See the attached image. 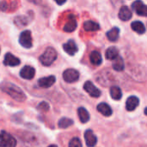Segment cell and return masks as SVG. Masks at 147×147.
Returning <instances> with one entry per match:
<instances>
[{
	"mask_svg": "<svg viewBox=\"0 0 147 147\" xmlns=\"http://www.w3.org/2000/svg\"><path fill=\"white\" fill-rule=\"evenodd\" d=\"M132 16H133L132 15V11L129 9V8L127 6H122L120 9V11H119V18L121 21H124V22L129 21L132 18Z\"/></svg>",
	"mask_w": 147,
	"mask_h": 147,
	"instance_id": "cell-16",
	"label": "cell"
},
{
	"mask_svg": "<svg viewBox=\"0 0 147 147\" xmlns=\"http://www.w3.org/2000/svg\"><path fill=\"white\" fill-rule=\"evenodd\" d=\"M63 48H64L65 52L71 56H73L78 52V47H77L75 41L72 40H70L68 42L65 43L63 45Z\"/></svg>",
	"mask_w": 147,
	"mask_h": 147,
	"instance_id": "cell-14",
	"label": "cell"
},
{
	"mask_svg": "<svg viewBox=\"0 0 147 147\" xmlns=\"http://www.w3.org/2000/svg\"><path fill=\"white\" fill-rule=\"evenodd\" d=\"M35 75V70L30 65H25L20 71V76L24 79H32Z\"/></svg>",
	"mask_w": 147,
	"mask_h": 147,
	"instance_id": "cell-10",
	"label": "cell"
},
{
	"mask_svg": "<svg viewBox=\"0 0 147 147\" xmlns=\"http://www.w3.org/2000/svg\"><path fill=\"white\" fill-rule=\"evenodd\" d=\"M16 140L9 134L5 131H2L0 134V146L1 147H16Z\"/></svg>",
	"mask_w": 147,
	"mask_h": 147,
	"instance_id": "cell-3",
	"label": "cell"
},
{
	"mask_svg": "<svg viewBox=\"0 0 147 147\" xmlns=\"http://www.w3.org/2000/svg\"><path fill=\"white\" fill-rule=\"evenodd\" d=\"M119 34H120V29L117 27L113 28L112 29H110L109 31L107 32V38L110 40V41H116L119 39Z\"/></svg>",
	"mask_w": 147,
	"mask_h": 147,
	"instance_id": "cell-20",
	"label": "cell"
},
{
	"mask_svg": "<svg viewBox=\"0 0 147 147\" xmlns=\"http://www.w3.org/2000/svg\"><path fill=\"white\" fill-rule=\"evenodd\" d=\"M132 7L134 10L141 16H147V5L144 4V3L140 0H137L133 3Z\"/></svg>",
	"mask_w": 147,
	"mask_h": 147,
	"instance_id": "cell-7",
	"label": "cell"
},
{
	"mask_svg": "<svg viewBox=\"0 0 147 147\" xmlns=\"http://www.w3.org/2000/svg\"><path fill=\"white\" fill-rule=\"evenodd\" d=\"M2 90L8 94L11 98L17 102H24L26 100V95L24 92L16 85L9 83V82H4L1 85Z\"/></svg>",
	"mask_w": 147,
	"mask_h": 147,
	"instance_id": "cell-1",
	"label": "cell"
},
{
	"mask_svg": "<svg viewBox=\"0 0 147 147\" xmlns=\"http://www.w3.org/2000/svg\"><path fill=\"white\" fill-rule=\"evenodd\" d=\"M57 51L53 47H47L45 52L40 55V62L45 66H49L57 59Z\"/></svg>",
	"mask_w": 147,
	"mask_h": 147,
	"instance_id": "cell-2",
	"label": "cell"
},
{
	"mask_svg": "<svg viewBox=\"0 0 147 147\" xmlns=\"http://www.w3.org/2000/svg\"><path fill=\"white\" fill-rule=\"evenodd\" d=\"M68 147H82L81 140L78 138H73V139H71V141L69 142Z\"/></svg>",
	"mask_w": 147,
	"mask_h": 147,
	"instance_id": "cell-27",
	"label": "cell"
},
{
	"mask_svg": "<svg viewBox=\"0 0 147 147\" xmlns=\"http://www.w3.org/2000/svg\"><path fill=\"white\" fill-rule=\"evenodd\" d=\"M90 60L91 64H93L94 65H100L102 62V58L99 52L93 51L90 54Z\"/></svg>",
	"mask_w": 147,
	"mask_h": 147,
	"instance_id": "cell-18",
	"label": "cell"
},
{
	"mask_svg": "<svg viewBox=\"0 0 147 147\" xmlns=\"http://www.w3.org/2000/svg\"><path fill=\"white\" fill-rule=\"evenodd\" d=\"M38 109H40V110H41V111H47L48 109H49V105H48V103L47 102H40L39 105H38Z\"/></svg>",
	"mask_w": 147,
	"mask_h": 147,
	"instance_id": "cell-28",
	"label": "cell"
},
{
	"mask_svg": "<svg viewBox=\"0 0 147 147\" xmlns=\"http://www.w3.org/2000/svg\"><path fill=\"white\" fill-rule=\"evenodd\" d=\"M96 109H97V111H98L100 114H102V115H104V116L109 117V116H111V115H112V113H113L112 109L110 108V106H109V104H107V103H105V102L99 103V104L97 105Z\"/></svg>",
	"mask_w": 147,
	"mask_h": 147,
	"instance_id": "cell-15",
	"label": "cell"
},
{
	"mask_svg": "<svg viewBox=\"0 0 147 147\" xmlns=\"http://www.w3.org/2000/svg\"><path fill=\"white\" fill-rule=\"evenodd\" d=\"M55 82H56V78L54 76H48L40 78L38 80V84L41 88H49L52 85H53Z\"/></svg>",
	"mask_w": 147,
	"mask_h": 147,
	"instance_id": "cell-12",
	"label": "cell"
},
{
	"mask_svg": "<svg viewBox=\"0 0 147 147\" xmlns=\"http://www.w3.org/2000/svg\"><path fill=\"white\" fill-rule=\"evenodd\" d=\"M110 96L114 100H120L122 97V92L120 87L112 86L110 88Z\"/></svg>",
	"mask_w": 147,
	"mask_h": 147,
	"instance_id": "cell-24",
	"label": "cell"
},
{
	"mask_svg": "<svg viewBox=\"0 0 147 147\" xmlns=\"http://www.w3.org/2000/svg\"><path fill=\"white\" fill-rule=\"evenodd\" d=\"M78 118L80 120V121L82 123H87L90 121V114L87 111L86 109H84V107H80L78 109Z\"/></svg>",
	"mask_w": 147,
	"mask_h": 147,
	"instance_id": "cell-17",
	"label": "cell"
},
{
	"mask_svg": "<svg viewBox=\"0 0 147 147\" xmlns=\"http://www.w3.org/2000/svg\"><path fill=\"white\" fill-rule=\"evenodd\" d=\"M140 104V99L135 96H131L126 102V109L127 111H134Z\"/></svg>",
	"mask_w": 147,
	"mask_h": 147,
	"instance_id": "cell-13",
	"label": "cell"
},
{
	"mask_svg": "<svg viewBox=\"0 0 147 147\" xmlns=\"http://www.w3.org/2000/svg\"><path fill=\"white\" fill-rule=\"evenodd\" d=\"M84 28L86 31L94 32V31H97L100 29V25L94 21H86L84 23Z\"/></svg>",
	"mask_w": 147,
	"mask_h": 147,
	"instance_id": "cell-19",
	"label": "cell"
},
{
	"mask_svg": "<svg viewBox=\"0 0 147 147\" xmlns=\"http://www.w3.org/2000/svg\"><path fill=\"white\" fill-rule=\"evenodd\" d=\"M19 43L25 48H30L33 46L32 35L29 30H24L21 33L19 36Z\"/></svg>",
	"mask_w": 147,
	"mask_h": 147,
	"instance_id": "cell-4",
	"label": "cell"
},
{
	"mask_svg": "<svg viewBox=\"0 0 147 147\" xmlns=\"http://www.w3.org/2000/svg\"><path fill=\"white\" fill-rule=\"evenodd\" d=\"M21 63L20 59L18 58H16V56H14L12 53H8L5 54L4 59H3V64L5 65L8 66H17L19 65Z\"/></svg>",
	"mask_w": 147,
	"mask_h": 147,
	"instance_id": "cell-9",
	"label": "cell"
},
{
	"mask_svg": "<svg viewBox=\"0 0 147 147\" xmlns=\"http://www.w3.org/2000/svg\"><path fill=\"white\" fill-rule=\"evenodd\" d=\"M28 1L32 3H34V4H40L42 2V0H28Z\"/></svg>",
	"mask_w": 147,
	"mask_h": 147,
	"instance_id": "cell-30",
	"label": "cell"
},
{
	"mask_svg": "<svg viewBox=\"0 0 147 147\" xmlns=\"http://www.w3.org/2000/svg\"><path fill=\"white\" fill-rule=\"evenodd\" d=\"M48 147H58L57 146H55V145H51V146H49Z\"/></svg>",
	"mask_w": 147,
	"mask_h": 147,
	"instance_id": "cell-33",
	"label": "cell"
},
{
	"mask_svg": "<svg viewBox=\"0 0 147 147\" xmlns=\"http://www.w3.org/2000/svg\"><path fill=\"white\" fill-rule=\"evenodd\" d=\"M84 90L92 97H95V98H97L101 96V91L100 90H98L94 84L92 82L90 81H87L85 82V84H84Z\"/></svg>",
	"mask_w": 147,
	"mask_h": 147,
	"instance_id": "cell-6",
	"label": "cell"
},
{
	"mask_svg": "<svg viewBox=\"0 0 147 147\" xmlns=\"http://www.w3.org/2000/svg\"><path fill=\"white\" fill-rule=\"evenodd\" d=\"M131 28L134 31L137 32L140 34H142L146 32L145 25L140 21H134L131 23Z\"/></svg>",
	"mask_w": 147,
	"mask_h": 147,
	"instance_id": "cell-21",
	"label": "cell"
},
{
	"mask_svg": "<svg viewBox=\"0 0 147 147\" xmlns=\"http://www.w3.org/2000/svg\"><path fill=\"white\" fill-rule=\"evenodd\" d=\"M59 5H62V4H64L65 2H66V0H54Z\"/></svg>",
	"mask_w": 147,
	"mask_h": 147,
	"instance_id": "cell-31",
	"label": "cell"
},
{
	"mask_svg": "<svg viewBox=\"0 0 147 147\" xmlns=\"http://www.w3.org/2000/svg\"><path fill=\"white\" fill-rule=\"evenodd\" d=\"M106 58L108 59H111V60H114L118 56H119V52L117 50L116 47H109L106 51Z\"/></svg>",
	"mask_w": 147,
	"mask_h": 147,
	"instance_id": "cell-23",
	"label": "cell"
},
{
	"mask_svg": "<svg viewBox=\"0 0 147 147\" xmlns=\"http://www.w3.org/2000/svg\"><path fill=\"white\" fill-rule=\"evenodd\" d=\"M144 113H145V115H147V108H146V109H145V110H144Z\"/></svg>",
	"mask_w": 147,
	"mask_h": 147,
	"instance_id": "cell-32",
	"label": "cell"
},
{
	"mask_svg": "<svg viewBox=\"0 0 147 147\" xmlns=\"http://www.w3.org/2000/svg\"><path fill=\"white\" fill-rule=\"evenodd\" d=\"M114 70L117 71H121L124 70L125 68V64H124V60L121 56H118L115 59H114L113 65H112Z\"/></svg>",
	"mask_w": 147,
	"mask_h": 147,
	"instance_id": "cell-22",
	"label": "cell"
},
{
	"mask_svg": "<svg viewBox=\"0 0 147 147\" xmlns=\"http://www.w3.org/2000/svg\"><path fill=\"white\" fill-rule=\"evenodd\" d=\"M73 125V121L71 119H69V118H66V117H64V118H61L59 122H58V126L59 128H63V129H65Z\"/></svg>",
	"mask_w": 147,
	"mask_h": 147,
	"instance_id": "cell-25",
	"label": "cell"
},
{
	"mask_svg": "<svg viewBox=\"0 0 147 147\" xmlns=\"http://www.w3.org/2000/svg\"><path fill=\"white\" fill-rule=\"evenodd\" d=\"M63 78L66 83H75L79 79V72L75 69H67L63 72Z\"/></svg>",
	"mask_w": 147,
	"mask_h": 147,
	"instance_id": "cell-5",
	"label": "cell"
},
{
	"mask_svg": "<svg viewBox=\"0 0 147 147\" xmlns=\"http://www.w3.org/2000/svg\"><path fill=\"white\" fill-rule=\"evenodd\" d=\"M14 22L17 27H24L28 23V18L23 16H19L14 19Z\"/></svg>",
	"mask_w": 147,
	"mask_h": 147,
	"instance_id": "cell-26",
	"label": "cell"
},
{
	"mask_svg": "<svg viewBox=\"0 0 147 147\" xmlns=\"http://www.w3.org/2000/svg\"><path fill=\"white\" fill-rule=\"evenodd\" d=\"M84 140L86 142V145L89 147H94L97 143V138L94 134L93 131L89 129L84 133Z\"/></svg>",
	"mask_w": 147,
	"mask_h": 147,
	"instance_id": "cell-11",
	"label": "cell"
},
{
	"mask_svg": "<svg viewBox=\"0 0 147 147\" xmlns=\"http://www.w3.org/2000/svg\"><path fill=\"white\" fill-rule=\"evenodd\" d=\"M77 26H78V22H77L76 17H75L74 15L71 14L68 16V21L65 24V26L63 28V30L65 32L71 33V32H73L77 28Z\"/></svg>",
	"mask_w": 147,
	"mask_h": 147,
	"instance_id": "cell-8",
	"label": "cell"
},
{
	"mask_svg": "<svg viewBox=\"0 0 147 147\" xmlns=\"http://www.w3.org/2000/svg\"><path fill=\"white\" fill-rule=\"evenodd\" d=\"M121 2H122V0H111V3L115 7H117L118 5H120L121 3Z\"/></svg>",
	"mask_w": 147,
	"mask_h": 147,
	"instance_id": "cell-29",
	"label": "cell"
}]
</instances>
